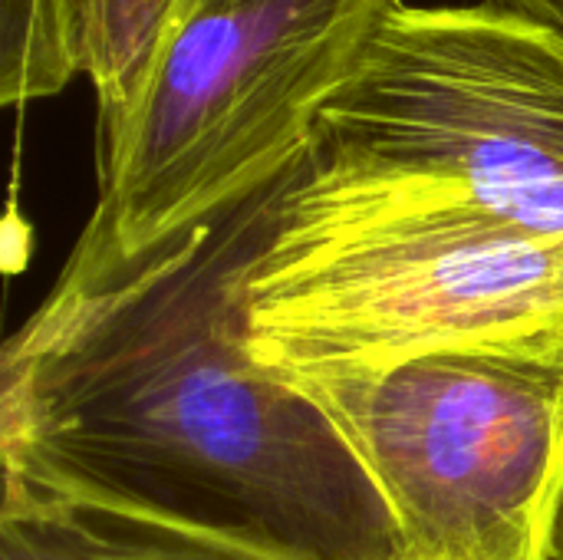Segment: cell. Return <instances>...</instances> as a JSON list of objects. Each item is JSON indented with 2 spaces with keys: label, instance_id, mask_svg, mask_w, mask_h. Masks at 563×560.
<instances>
[{
  "label": "cell",
  "instance_id": "9",
  "mask_svg": "<svg viewBox=\"0 0 563 560\" xmlns=\"http://www.w3.org/2000/svg\"><path fill=\"white\" fill-rule=\"evenodd\" d=\"M551 560H563V505L561 518H558V531H554V545H551Z\"/></svg>",
  "mask_w": 563,
  "mask_h": 560
},
{
  "label": "cell",
  "instance_id": "4",
  "mask_svg": "<svg viewBox=\"0 0 563 560\" xmlns=\"http://www.w3.org/2000/svg\"><path fill=\"white\" fill-rule=\"evenodd\" d=\"M287 383L373 479L396 560H551L563 505V323Z\"/></svg>",
  "mask_w": 563,
  "mask_h": 560
},
{
  "label": "cell",
  "instance_id": "6",
  "mask_svg": "<svg viewBox=\"0 0 563 560\" xmlns=\"http://www.w3.org/2000/svg\"><path fill=\"white\" fill-rule=\"evenodd\" d=\"M0 560H277L168 521L3 488Z\"/></svg>",
  "mask_w": 563,
  "mask_h": 560
},
{
  "label": "cell",
  "instance_id": "1",
  "mask_svg": "<svg viewBox=\"0 0 563 560\" xmlns=\"http://www.w3.org/2000/svg\"><path fill=\"white\" fill-rule=\"evenodd\" d=\"M290 175L119 274L46 290L0 356L3 488L277 560H396L353 449L247 347V281Z\"/></svg>",
  "mask_w": 563,
  "mask_h": 560
},
{
  "label": "cell",
  "instance_id": "8",
  "mask_svg": "<svg viewBox=\"0 0 563 560\" xmlns=\"http://www.w3.org/2000/svg\"><path fill=\"white\" fill-rule=\"evenodd\" d=\"M495 3L518 10L525 17H534V20H541V23L563 33V0H495Z\"/></svg>",
  "mask_w": 563,
  "mask_h": 560
},
{
  "label": "cell",
  "instance_id": "7",
  "mask_svg": "<svg viewBox=\"0 0 563 560\" xmlns=\"http://www.w3.org/2000/svg\"><path fill=\"white\" fill-rule=\"evenodd\" d=\"M82 0L0 3V99L26 106L69 86L79 63Z\"/></svg>",
  "mask_w": 563,
  "mask_h": 560
},
{
  "label": "cell",
  "instance_id": "3",
  "mask_svg": "<svg viewBox=\"0 0 563 560\" xmlns=\"http://www.w3.org/2000/svg\"><path fill=\"white\" fill-rule=\"evenodd\" d=\"M402 0H172L99 135V195L56 290H79L307 162L317 119Z\"/></svg>",
  "mask_w": 563,
  "mask_h": 560
},
{
  "label": "cell",
  "instance_id": "2",
  "mask_svg": "<svg viewBox=\"0 0 563 560\" xmlns=\"http://www.w3.org/2000/svg\"><path fill=\"white\" fill-rule=\"evenodd\" d=\"M563 323V221L452 185L346 178L307 162L247 281L254 363L373 373Z\"/></svg>",
  "mask_w": 563,
  "mask_h": 560
},
{
  "label": "cell",
  "instance_id": "5",
  "mask_svg": "<svg viewBox=\"0 0 563 560\" xmlns=\"http://www.w3.org/2000/svg\"><path fill=\"white\" fill-rule=\"evenodd\" d=\"M310 162L563 221V33L495 0L402 3L320 112Z\"/></svg>",
  "mask_w": 563,
  "mask_h": 560
}]
</instances>
